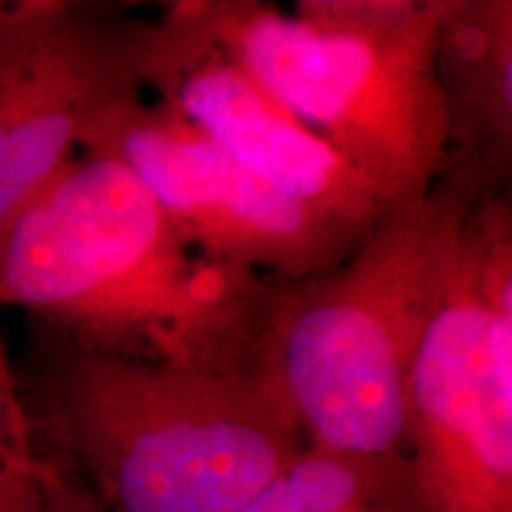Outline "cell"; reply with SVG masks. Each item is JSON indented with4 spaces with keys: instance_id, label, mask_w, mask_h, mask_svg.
Returning a JSON list of instances; mask_svg holds the SVG:
<instances>
[{
    "instance_id": "cell-1",
    "label": "cell",
    "mask_w": 512,
    "mask_h": 512,
    "mask_svg": "<svg viewBox=\"0 0 512 512\" xmlns=\"http://www.w3.org/2000/svg\"><path fill=\"white\" fill-rule=\"evenodd\" d=\"M271 285L207 259L98 152L69 157L0 223V306L95 354L271 382Z\"/></svg>"
},
{
    "instance_id": "cell-2",
    "label": "cell",
    "mask_w": 512,
    "mask_h": 512,
    "mask_svg": "<svg viewBox=\"0 0 512 512\" xmlns=\"http://www.w3.org/2000/svg\"><path fill=\"white\" fill-rule=\"evenodd\" d=\"M22 389L38 437L105 512H240L306 448L271 382L95 354L41 330Z\"/></svg>"
},
{
    "instance_id": "cell-3",
    "label": "cell",
    "mask_w": 512,
    "mask_h": 512,
    "mask_svg": "<svg viewBox=\"0 0 512 512\" xmlns=\"http://www.w3.org/2000/svg\"><path fill=\"white\" fill-rule=\"evenodd\" d=\"M472 204L437 185L394 204L339 264L273 280L266 368L306 446L403 453L406 394Z\"/></svg>"
},
{
    "instance_id": "cell-4",
    "label": "cell",
    "mask_w": 512,
    "mask_h": 512,
    "mask_svg": "<svg viewBox=\"0 0 512 512\" xmlns=\"http://www.w3.org/2000/svg\"><path fill=\"white\" fill-rule=\"evenodd\" d=\"M384 207L437 188L448 128L434 76L444 0H185Z\"/></svg>"
},
{
    "instance_id": "cell-5",
    "label": "cell",
    "mask_w": 512,
    "mask_h": 512,
    "mask_svg": "<svg viewBox=\"0 0 512 512\" xmlns=\"http://www.w3.org/2000/svg\"><path fill=\"white\" fill-rule=\"evenodd\" d=\"M403 453L427 512H512V192L467 209L415 356Z\"/></svg>"
},
{
    "instance_id": "cell-6",
    "label": "cell",
    "mask_w": 512,
    "mask_h": 512,
    "mask_svg": "<svg viewBox=\"0 0 512 512\" xmlns=\"http://www.w3.org/2000/svg\"><path fill=\"white\" fill-rule=\"evenodd\" d=\"M79 150L124 164L207 259L268 280L325 271L373 228L285 195L147 95L102 114Z\"/></svg>"
},
{
    "instance_id": "cell-7",
    "label": "cell",
    "mask_w": 512,
    "mask_h": 512,
    "mask_svg": "<svg viewBox=\"0 0 512 512\" xmlns=\"http://www.w3.org/2000/svg\"><path fill=\"white\" fill-rule=\"evenodd\" d=\"M147 19L119 3L0 0V223L102 114L145 98Z\"/></svg>"
},
{
    "instance_id": "cell-8",
    "label": "cell",
    "mask_w": 512,
    "mask_h": 512,
    "mask_svg": "<svg viewBox=\"0 0 512 512\" xmlns=\"http://www.w3.org/2000/svg\"><path fill=\"white\" fill-rule=\"evenodd\" d=\"M145 88L294 200L358 226H375L387 209L297 114L195 22L185 0L147 19Z\"/></svg>"
},
{
    "instance_id": "cell-9",
    "label": "cell",
    "mask_w": 512,
    "mask_h": 512,
    "mask_svg": "<svg viewBox=\"0 0 512 512\" xmlns=\"http://www.w3.org/2000/svg\"><path fill=\"white\" fill-rule=\"evenodd\" d=\"M434 76L448 128L446 169L437 185L467 204L510 190V0H444L434 36Z\"/></svg>"
},
{
    "instance_id": "cell-10",
    "label": "cell",
    "mask_w": 512,
    "mask_h": 512,
    "mask_svg": "<svg viewBox=\"0 0 512 512\" xmlns=\"http://www.w3.org/2000/svg\"><path fill=\"white\" fill-rule=\"evenodd\" d=\"M285 477L299 512H427L406 453L361 456L306 446Z\"/></svg>"
},
{
    "instance_id": "cell-11",
    "label": "cell",
    "mask_w": 512,
    "mask_h": 512,
    "mask_svg": "<svg viewBox=\"0 0 512 512\" xmlns=\"http://www.w3.org/2000/svg\"><path fill=\"white\" fill-rule=\"evenodd\" d=\"M53 465L0 337V512H43Z\"/></svg>"
},
{
    "instance_id": "cell-12",
    "label": "cell",
    "mask_w": 512,
    "mask_h": 512,
    "mask_svg": "<svg viewBox=\"0 0 512 512\" xmlns=\"http://www.w3.org/2000/svg\"><path fill=\"white\" fill-rule=\"evenodd\" d=\"M53 463L55 465L48 477L46 508H43V512H105L67 467L57 463L55 458Z\"/></svg>"
},
{
    "instance_id": "cell-13",
    "label": "cell",
    "mask_w": 512,
    "mask_h": 512,
    "mask_svg": "<svg viewBox=\"0 0 512 512\" xmlns=\"http://www.w3.org/2000/svg\"><path fill=\"white\" fill-rule=\"evenodd\" d=\"M240 512H299L297 501L290 489V482L283 475L275 479L271 486H266L259 496L252 498Z\"/></svg>"
}]
</instances>
